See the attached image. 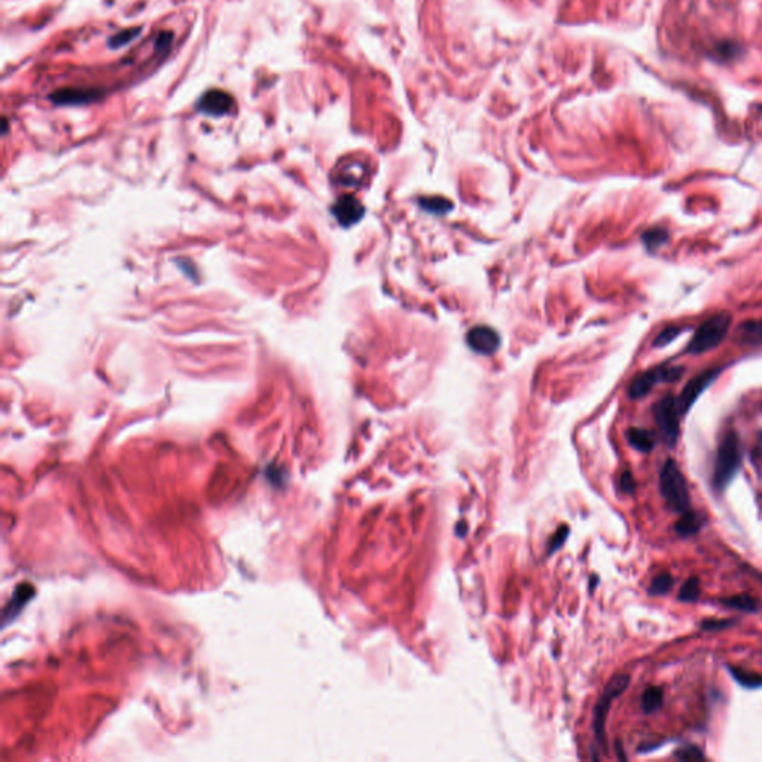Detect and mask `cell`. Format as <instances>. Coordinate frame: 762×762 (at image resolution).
<instances>
[{
  "label": "cell",
  "mask_w": 762,
  "mask_h": 762,
  "mask_svg": "<svg viewBox=\"0 0 762 762\" xmlns=\"http://www.w3.org/2000/svg\"><path fill=\"white\" fill-rule=\"evenodd\" d=\"M741 468V447L736 432H728L720 441L715 460L711 484L716 491H724L736 478Z\"/></svg>",
  "instance_id": "6da1fadb"
},
{
  "label": "cell",
  "mask_w": 762,
  "mask_h": 762,
  "mask_svg": "<svg viewBox=\"0 0 762 762\" xmlns=\"http://www.w3.org/2000/svg\"><path fill=\"white\" fill-rule=\"evenodd\" d=\"M659 490L667 506L675 513H685L691 506L686 479L673 459L666 460L659 474Z\"/></svg>",
  "instance_id": "7a4b0ae2"
},
{
  "label": "cell",
  "mask_w": 762,
  "mask_h": 762,
  "mask_svg": "<svg viewBox=\"0 0 762 762\" xmlns=\"http://www.w3.org/2000/svg\"><path fill=\"white\" fill-rule=\"evenodd\" d=\"M731 324H733V317L729 313H718L709 317L695 330L693 339L686 347V353L701 355L718 347L727 337Z\"/></svg>",
  "instance_id": "3957f363"
},
{
  "label": "cell",
  "mask_w": 762,
  "mask_h": 762,
  "mask_svg": "<svg viewBox=\"0 0 762 762\" xmlns=\"http://www.w3.org/2000/svg\"><path fill=\"white\" fill-rule=\"evenodd\" d=\"M684 368L673 366V365H659L645 373L639 374L633 381L630 383L628 395L631 399H640L645 398L650 390L654 389L658 383H671L680 378Z\"/></svg>",
  "instance_id": "277c9868"
},
{
  "label": "cell",
  "mask_w": 762,
  "mask_h": 762,
  "mask_svg": "<svg viewBox=\"0 0 762 762\" xmlns=\"http://www.w3.org/2000/svg\"><path fill=\"white\" fill-rule=\"evenodd\" d=\"M654 417L659 432L663 435V439L666 441V444H668L670 447H675L680 432V425H679L680 413L676 404V399L671 395L661 398L657 402V405L654 407Z\"/></svg>",
  "instance_id": "5b68a950"
},
{
  "label": "cell",
  "mask_w": 762,
  "mask_h": 762,
  "mask_svg": "<svg viewBox=\"0 0 762 762\" xmlns=\"http://www.w3.org/2000/svg\"><path fill=\"white\" fill-rule=\"evenodd\" d=\"M630 685V676L628 675H618L612 680L609 682L608 686L605 688L603 694H601L599 703L594 709V733L597 736V740L605 746V724L606 716L610 709V705L615 698H618Z\"/></svg>",
  "instance_id": "8992f818"
},
{
  "label": "cell",
  "mask_w": 762,
  "mask_h": 762,
  "mask_svg": "<svg viewBox=\"0 0 762 762\" xmlns=\"http://www.w3.org/2000/svg\"><path fill=\"white\" fill-rule=\"evenodd\" d=\"M719 373H720V369H709V371H705V373L698 374L697 377H694L691 381H688V384L684 387L682 393L676 399V404H677L680 416H685L688 413V411L691 409V407L695 404V400L698 399V396L703 393L705 390L710 386L711 381L716 380Z\"/></svg>",
  "instance_id": "52a82bcc"
},
{
  "label": "cell",
  "mask_w": 762,
  "mask_h": 762,
  "mask_svg": "<svg viewBox=\"0 0 762 762\" xmlns=\"http://www.w3.org/2000/svg\"><path fill=\"white\" fill-rule=\"evenodd\" d=\"M468 344L478 355H493L500 346V337L488 326H475L468 333Z\"/></svg>",
  "instance_id": "ba28073f"
},
{
  "label": "cell",
  "mask_w": 762,
  "mask_h": 762,
  "mask_svg": "<svg viewBox=\"0 0 762 762\" xmlns=\"http://www.w3.org/2000/svg\"><path fill=\"white\" fill-rule=\"evenodd\" d=\"M333 212L341 225L350 227L352 224H356L364 216V207L355 197L346 195L335 203Z\"/></svg>",
  "instance_id": "9c48e42d"
},
{
  "label": "cell",
  "mask_w": 762,
  "mask_h": 762,
  "mask_svg": "<svg viewBox=\"0 0 762 762\" xmlns=\"http://www.w3.org/2000/svg\"><path fill=\"white\" fill-rule=\"evenodd\" d=\"M233 105H234L233 97L225 91H220V89H213V91L206 93L202 98V102H200V107H202L203 112L209 115H215V116L225 115L227 112H229V109L233 107Z\"/></svg>",
  "instance_id": "30bf717a"
},
{
  "label": "cell",
  "mask_w": 762,
  "mask_h": 762,
  "mask_svg": "<svg viewBox=\"0 0 762 762\" xmlns=\"http://www.w3.org/2000/svg\"><path fill=\"white\" fill-rule=\"evenodd\" d=\"M703 524H705V515L701 513H697V511L688 509L685 513H682V517L677 520L675 530L680 538H688L700 531Z\"/></svg>",
  "instance_id": "8fae6325"
},
{
  "label": "cell",
  "mask_w": 762,
  "mask_h": 762,
  "mask_svg": "<svg viewBox=\"0 0 762 762\" xmlns=\"http://www.w3.org/2000/svg\"><path fill=\"white\" fill-rule=\"evenodd\" d=\"M627 439L630 445L636 448L637 451H640V453H649V451H653V448L655 447L654 435L646 429H640V427L628 429Z\"/></svg>",
  "instance_id": "7c38bea8"
},
{
  "label": "cell",
  "mask_w": 762,
  "mask_h": 762,
  "mask_svg": "<svg viewBox=\"0 0 762 762\" xmlns=\"http://www.w3.org/2000/svg\"><path fill=\"white\" fill-rule=\"evenodd\" d=\"M94 98H96V91H87V89H75V88L62 89V91L53 94V100L55 103H64V105L87 103L89 100H94Z\"/></svg>",
  "instance_id": "4fadbf2b"
},
{
  "label": "cell",
  "mask_w": 762,
  "mask_h": 762,
  "mask_svg": "<svg viewBox=\"0 0 762 762\" xmlns=\"http://www.w3.org/2000/svg\"><path fill=\"white\" fill-rule=\"evenodd\" d=\"M365 173H366L365 166L362 163L353 161L341 168L339 177H341V182L344 184V186H357L359 184H362Z\"/></svg>",
  "instance_id": "5bb4252c"
},
{
  "label": "cell",
  "mask_w": 762,
  "mask_h": 762,
  "mask_svg": "<svg viewBox=\"0 0 762 762\" xmlns=\"http://www.w3.org/2000/svg\"><path fill=\"white\" fill-rule=\"evenodd\" d=\"M663 689L658 686H649L644 695H641V709L645 714H654L661 706H663Z\"/></svg>",
  "instance_id": "9a60e30c"
},
{
  "label": "cell",
  "mask_w": 762,
  "mask_h": 762,
  "mask_svg": "<svg viewBox=\"0 0 762 762\" xmlns=\"http://www.w3.org/2000/svg\"><path fill=\"white\" fill-rule=\"evenodd\" d=\"M728 670H729V673L733 675L734 680L737 682V684H740L741 686L750 688V689L762 686V676L761 675L752 673V671H746V670L740 668V667H731V666L728 667Z\"/></svg>",
  "instance_id": "2e32d148"
},
{
  "label": "cell",
  "mask_w": 762,
  "mask_h": 762,
  "mask_svg": "<svg viewBox=\"0 0 762 762\" xmlns=\"http://www.w3.org/2000/svg\"><path fill=\"white\" fill-rule=\"evenodd\" d=\"M720 603L727 608L741 610V612H755L758 608L755 599L749 594H738L728 599H722Z\"/></svg>",
  "instance_id": "e0dca14e"
},
{
  "label": "cell",
  "mask_w": 762,
  "mask_h": 762,
  "mask_svg": "<svg viewBox=\"0 0 762 762\" xmlns=\"http://www.w3.org/2000/svg\"><path fill=\"white\" fill-rule=\"evenodd\" d=\"M641 240H644L645 246L650 250V252H655V250H658L661 246H664L667 243L668 240V231L664 228H653L649 229V231H646L644 234V237H641Z\"/></svg>",
  "instance_id": "ac0fdd59"
},
{
  "label": "cell",
  "mask_w": 762,
  "mask_h": 762,
  "mask_svg": "<svg viewBox=\"0 0 762 762\" xmlns=\"http://www.w3.org/2000/svg\"><path fill=\"white\" fill-rule=\"evenodd\" d=\"M700 593H701L700 579L697 576H693V578L686 579L685 583L682 584L677 599L680 601H684V603H693V601L698 600Z\"/></svg>",
  "instance_id": "d6986e66"
},
{
  "label": "cell",
  "mask_w": 762,
  "mask_h": 762,
  "mask_svg": "<svg viewBox=\"0 0 762 762\" xmlns=\"http://www.w3.org/2000/svg\"><path fill=\"white\" fill-rule=\"evenodd\" d=\"M671 588H673V576H671L668 572H664V574H659L658 576H655L653 583H650L649 594L663 596V594H667Z\"/></svg>",
  "instance_id": "ffe728a7"
},
{
  "label": "cell",
  "mask_w": 762,
  "mask_h": 762,
  "mask_svg": "<svg viewBox=\"0 0 762 762\" xmlns=\"http://www.w3.org/2000/svg\"><path fill=\"white\" fill-rule=\"evenodd\" d=\"M420 206H422L426 210V212L436 213V215H443L451 209V203L447 202V200H444V198H441V197L420 200Z\"/></svg>",
  "instance_id": "44dd1931"
},
{
  "label": "cell",
  "mask_w": 762,
  "mask_h": 762,
  "mask_svg": "<svg viewBox=\"0 0 762 762\" xmlns=\"http://www.w3.org/2000/svg\"><path fill=\"white\" fill-rule=\"evenodd\" d=\"M675 756L679 758L680 761H685V762H694V761L706 759L703 750H700V747H697L694 745H688V746L676 749Z\"/></svg>",
  "instance_id": "7402d4cb"
},
{
  "label": "cell",
  "mask_w": 762,
  "mask_h": 762,
  "mask_svg": "<svg viewBox=\"0 0 762 762\" xmlns=\"http://www.w3.org/2000/svg\"><path fill=\"white\" fill-rule=\"evenodd\" d=\"M686 330V328H677V326H670V328H666L664 330H661V334L655 338L654 341V346L657 347H664L667 344H670L671 341H675L676 337L682 335Z\"/></svg>",
  "instance_id": "603a6c76"
},
{
  "label": "cell",
  "mask_w": 762,
  "mask_h": 762,
  "mask_svg": "<svg viewBox=\"0 0 762 762\" xmlns=\"http://www.w3.org/2000/svg\"><path fill=\"white\" fill-rule=\"evenodd\" d=\"M140 30H142L140 27H133V28H125V30H123L121 33H118V35H115L112 39H110V42H109L110 48L116 49L118 46L127 45L130 41H132V39H134V37L140 33Z\"/></svg>",
  "instance_id": "cb8c5ba5"
},
{
  "label": "cell",
  "mask_w": 762,
  "mask_h": 762,
  "mask_svg": "<svg viewBox=\"0 0 762 762\" xmlns=\"http://www.w3.org/2000/svg\"><path fill=\"white\" fill-rule=\"evenodd\" d=\"M734 624H736L734 619H706L701 623L700 627L705 631H719L722 628H728Z\"/></svg>",
  "instance_id": "d4e9b609"
},
{
  "label": "cell",
  "mask_w": 762,
  "mask_h": 762,
  "mask_svg": "<svg viewBox=\"0 0 762 762\" xmlns=\"http://www.w3.org/2000/svg\"><path fill=\"white\" fill-rule=\"evenodd\" d=\"M619 486H621V490L624 491V493H628L631 495L636 488V483H635V478L633 475H631V472H624L623 475H621V479H619Z\"/></svg>",
  "instance_id": "484cf974"
},
{
  "label": "cell",
  "mask_w": 762,
  "mask_h": 762,
  "mask_svg": "<svg viewBox=\"0 0 762 762\" xmlns=\"http://www.w3.org/2000/svg\"><path fill=\"white\" fill-rule=\"evenodd\" d=\"M743 330L747 338H756V339H761L762 338V322H758V324H747L743 326Z\"/></svg>",
  "instance_id": "4316f807"
},
{
  "label": "cell",
  "mask_w": 762,
  "mask_h": 762,
  "mask_svg": "<svg viewBox=\"0 0 762 762\" xmlns=\"http://www.w3.org/2000/svg\"><path fill=\"white\" fill-rule=\"evenodd\" d=\"M566 533H567V529H566V527H563V529H561V530L558 531V535H557V540H556V542H554L553 545H551V547H549V548H551V551H553V549H557V548H558V545H560V544H561V542H563V540H565V538H566L565 535H566Z\"/></svg>",
  "instance_id": "83f0119b"
},
{
  "label": "cell",
  "mask_w": 762,
  "mask_h": 762,
  "mask_svg": "<svg viewBox=\"0 0 762 762\" xmlns=\"http://www.w3.org/2000/svg\"><path fill=\"white\" fill-rule=\"evenodd\" d=\"M756 453L762 456V434L759 435V439H758V445H756Z\"/></svg>",
  "instance_id": "f1b7e54d"
}]
</instances>
